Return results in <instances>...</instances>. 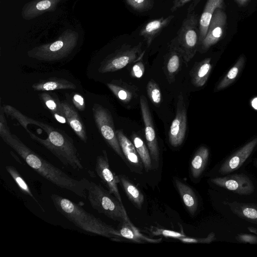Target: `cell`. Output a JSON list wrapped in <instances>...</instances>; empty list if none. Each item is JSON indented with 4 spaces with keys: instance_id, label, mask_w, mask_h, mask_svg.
<instances>
[{
    "instance_id": "6da1fadb",
    "label": "cell",
    "mask_w": 257,
    "mask_h": 257,
    "mask_svg": "<svg viewBox=\"0 0 257 257\" xmlns=\"http://www.w3.org/2000/svg\"><path fill=\"white\" fill-rule=\"evenodd\" d=\"M1 137L29 167L42 177L58 187L68 190L79 197L86 198L88 180L73 178L38 155L10 132Z\"/></svg>"
},
{
    "instance_id": "7a4b0ae2",
    "label": "cell",
    "mask_w": 257,
    "mask_h": 257,
    "mask_svg": "<svg viewBox=\"0 0 257 257\" xmlns=\"http://www.w3.org/2000/svg\"><path fill=\"white\" fill-rule=\"evenodd\" d=\"M50 198L56 210L81 229L112 239L122 237L118 230L87 212L80 205L55 194H51Z\"/></svg>"
},
{
    "instance_id": "3957f363",
    "label": "cell",
    "mask_w": 257,
    "mask_h": 257,
    "mask_svg": "<svg viewBox=\"0 0 257 257\" xmlns=\"http://www.w3.org/2000/svg\"><path fill=\"white\" fill-rule=\"evenodd\" d=\"M28 123L37 125L47 133L48 138L42 139L26 130L32 139L43 146L52 153L59 161L66 166H70L75 170H82L83 166L81 162L73 140L60 131L47 124L28 118Z\"/></svg>"
},
{
    "instance_id": "277c9868",
    "label": "cell",
    "mask_w": 257,
    "mask_h": 257,
    "mask_svg": "<svg viewBox=\"0 0 257 257\" xmlns=\"http://www.w3.org/2000/svg\"><path fill=\"white\" fill-rule=\"evenodd\" d=\"M198 0L194 1L189 6L187 15L184 19L177 36L172 42L182 54L183 62L188 65L198 51L199 45V30L197 15L195 8Z\"/></svg>"
},
{
    "instance_id": "5b68a950",
    "label": "cell",
    "mask_w": 257,
    "mask_h": 257,
    "mask_svg": "<svg viewBox=\"0 0 257 257\" xmlns=\"http://www.w3.org/2000/svg\"><path fill=\"white\" fill-rule=\"evenodd\" d=\"M86 191L91 206L98 212L120 223L131 222L123 204L101 185L89 181Z\"/></svg>"
},
{
    "instance_id": "8992f818",
    "label": "cell",
    "mask_w": 257,
    "mask_h": 257,
    "mask_svg": "<svg viewBox=\"0 0 257 257\" xmlns=\"http://www.w3.org/2000/svg\"><path fill=\"white\" fill-rule=\"evenodd\" d=\"M142 43L132 46L124 44L113 53L108 56L101 63L98 71L107 73L119 70L127 65L143 58L145 51L142 50Z\"/></svg>"
},
{
    "instance_id": "52a82bcc",
    "label": "cell",
    "mask_w": 257,
    "mask_h": 257,
    "mask_svg": "<svg viewBox=\"0 0 257 257\" xmlns=\"http://www.w3.org/2000/svg\"><path fill=\"white\" fill-rule=\"evenodd\" d=\"M92 111L95 124L102 136L115 153L125 161L117 138L113 118L110 111L97 103L93 105Z\"/></svg>"
},
{
    "instance_id": "ba28073f",
    "label": "cell",
    "mask_w": 257,
    "mask_h": 257,
    "mask_svg": "<svg viewBox=\"0 0 257 257\" xmlns=\"http://www.w3.org/2000/svg\"><path fill=\"white\" fill-rule=\"evenodd\" d=\"M140 102L147 147L154 163V168L157 169L160 160V152L151 113L147 99L144 95H141Z\"/></svg>"
},
{
    "instance_id": "9c48e42d",
    "label": "cell",
    "mask_w": 257,
    "mask_h": 257,
    "mask_svg": "<svg viewBox=\"0 0 257 257\" xmlns=\"http://www.w3.org/2000/svg\"><path fill=\"white\" fill-rule=\"evenodd\" d=\"M227 25L225 12L217 9L212 17L205 37L199 45L198 51L204 52L217 43L224 35Z\"/></svg>"
},
{
    "instance_id": "30bf717a",
    "label": "cell",
    "mask_w": 257,
    "mask_h": 257,
    "mask_svg": "<svg viewBox=\"0 0 257 257\" xmlns=\"http://www.w3.org/2000/svg\"><path fill=\"white\" fill-rule=\"evenodd\" d=\"M187 109L184 97L181 93L178 97L176 116L172 121L169 132V141L174 147L183 142L187 130Z\"/></svg>"
},
{
    "instance_id": "8fae6325",
    "label": "cell",
    "mask_w": 257,
    "mask_h": 257,
    "mask_svg": "<svg viewBox=\"0 0 257 257\" xmlns=\"http://www.w3.org/2000/svg\"><path fill=\"white\" fill-rule=\"evenodd\" d=\"M95 171L107 190L122 203L117 186L119 178L111 170L107 152L104 150L102 151V154L96 157Z\"/></svg>"
},
{
    "instance_id": "7c38bea8",
    "label": "cell",
    "mask_w": 257,
    "mask_h": 257,
    "mask_svg": "<svg viewBox=\"0 0 257 257\" xmlns=\"http://www.w3.org/2000/svg\"><path fill=\"white\" fill-rule=\"evenodd\" d=\"M210 181L216 185L240 195H249L254 190L253 183L246 175L232 174L212 178Z\"/></svg>"
},
{
    "instance_id": "4fadbf2b",
    "label": "cell",
    "mask_w": 257,
    "mask_h": 257,
    "mask_svg": "<svg viewBox=\"0 0 257 257\" xmlns=\"http://www.w3.org/2000/svg\"><path fill=\"white\" fill-rule=\"evenodd\" d=\"M117 138L130 169L137 173H142L143 164L138 154L135 145L124 134L122 130H116Z\"/></svg>"
},
{
    "instance_id": "5bb4252c",
    "label": "cell",
    "mask_w": 257,
    "mask_h": 257,
    "mask_svg": "<svg viewBox=\"0 0 257 257\" xmlns=\"http://www.w3.org/2000/svg\"><path fill=\"white\" fill-rule=\"evenodd\" d=\"M257 145V138L250 141L229 157L221 165L219 172L222 174L231 173L242 165Z\"/></svg>"
},
{
    "instance_id": "9a60e30c",
    "label": "cell",
    "mask_w": 257,
    "mask_h": 257,
    "mask_svg": "<svg viewBox=\"0 0 257 257\" xmlns=\"http://www.w3.org/2000/svg\"><path fill=\"white\" fill-rule=\"evenodd\" d=\"M183 62L182 54L176 46L171 42L169 51L164 56L163 71L169 84L175 81L176 75L180 70Z\"/></svg>"
},
{
    "instance_id": "2e32d148",
    "label": "cell",
    "mask_w": 257,
    "mask_h": 257,
    "mask_svg": "<svg viewBox=\"0 0 257 257\" xmlns=\"http://www.w3.org/2000/svg\"><path fill=\"white\" fill-rule=\"evenodd\" d=\"M174 17V15H170L166 18L162 17L153 20L144 26L140 31V35L144 38L148 47L150 46L163 30L169 25Z\"/></svg>"
},
{
    "instance_id": "e0dca14e",
    "label": "cell",
    "mask_w": 257,
    "mask_h": 257,
    "mask_svg": "<svg viewBox=\"0 0 257 257\" xmlns=\"http://www.w3.org/2000/svg\"><path fill=\"white\" fill-rule=\"evenodd\" d=\"M107 86L113 94L124 103H129L138 95L139 88L121 79L113 80L107 83Z\"/></svg>"
},
{
    "instance_id": "ac0fdd59",
    "label": "cell",
    "mask_w": 257,
    "mask_h": 257,
    "mask_svg": "<svg viewBox=\"0 0 257 257\" xmlns=\"http://www.w3.org/2000/svg\"><path fill=\"white\" fill-rule=\"evenodd\" d=\"M224 7V0H207L199 21V45L206 36L215 11L217 9H223Z\"/></svg>"
},
{
    "instance_id": "d6986e66",
    "label": "cell",
    "mask_w": 257,
    "mask_h": 257,
    "mask_svg": "<svg viewBox=\"0 0 257 257\" xmlns=\"http://www.w3.org/2000/svg\"><path fill=\"white\" fill-rule=\"evenodd\" d=\"M64 116L69 124L80 140L86 143L87 137L85 126L75 110L66 102L61 103Z\"/></svg>"
},
{
    "instance_id": "ffe728a7",
    "label": "cell",
    "mask_w": 257,
    "mask_h": 257,
    "mask_svg": "<svg viewBox=\"0 0 257 257\" xmlns=\"http://www.w3.org/2000/svg\"><path fill=\"white\" fill-rule=\"evenodd\" d=\"M175 186L186 209L193 215L198 207V199L193 190L178 179L174 178Z\"/></svg>"
},
{
    "instance_id": "44dd1931",
    "label": "cell",
    "mask_w": 257,
    "mask_h": 257,
    "mask_svg": "<svg viewBox=\"0 0 257 257\" xmlns=\"http://www.w3.org/2000/svg\"><path fill=\"white\" fill-rule=\"evenodd\" d=\"M211 58H207L197 63L190 72L191 83L196 87L203 86L211 70Z\"/></svg>"
},
{
    "instance_id": "7402d4cb",
    "label": "cell",
    "mask_w": 257,
    "mask_h": 257,
    "mask_svg": "<svg viewBox=\"0 0 257 257\" xmlns=\"http://www.w3.org/2000/svg\"><path fill=\"white\" fill-rule=\"evenodd\" d=\"M118 231L122 237L139 243H159L162 240V237L153 239L146 236L139 231L131 221L120 223Z\"/></svg>"
},
{
    "instance_id": "603a6c76",
    "label": "cell",
    "mask_w": 257,
    "mask_h": 257,
    "mask_svg": "<svg viewBox=\"0 0 257 257\" xmlns=\"http://www.w3.org/2000/svg\"><path fill=\"white\" fill-rule=\"evenodd\" d=\"M119 183L123 188L126 196L134 205L141 209L144 202V196L140 190L125 175H119Z\"/></svg>"
},
{
    "instance_id": "cb8c5ba5",
    "label": "cell",
    "mask_w": 257,
    "mask_h": 257,
    "mask_svg": "<svg viewBox=\"0 0 257 257\" xmlns=\"http://www.w3.org/2000/svg\"><path fill=\"white\" fill-rule=\"evenodd\" d=\"M228 204L232 212L238 217L257 224V204L236 201Z\"/></svg>"
},
{
    "instance_id": "d4e9b609",
    "label": "cell",
    "mask_w": 257,
    "mask_h": 257,
    "mask_svg": "<svg viewBox=\"0 0 257 257\" xmlns=\"http://www.w3.org/2000/svg\"><path fill=\"white\" fill-rule=\"evenodd\" d=\"M209 157V150L201 146L195 153L191 162V172L192 176L197 178L202 173L206 166Z\"/></svg>"
},
{
    "instance_id": "484cf974",
    "label": "cell",
    "mask_w": 257,
    "mask_h": 257,
    "mask_svg": "<svg viewBox=\"0 0 257 257\" xmlns=\"http://www.w3.org/2000/svg\"><path fill=\"white\" fill-rule=\"evenodd\" d=\"M76 85L64 79L52 78L34 84L32 88L36 91H51L58 89H75Z\"/></svg>"
},
{
    "instance_id": "4316f807",
    "label": "cell",
    "mask_w": 257,
    "mask_h": 257,
    "mask_svg": "<svg viewBox=\"0 0 257 257\" xmlns=\"http://www.w3.org/2000/svg\"><path fill=\"white\" fill-rule=\"evenodd\" d=\"M134 143L138 154L143 164L146 172L152 170L153 167L152 161L148 147L146 146L143 140L136 134L132 136Z\"/></svg>"
},
{
    "instance_id": "83f0119b",
    "label": "cell",
    "mask_w": 257,
    "mask_h": 257,
    "mask_svg": "<svg viewBox=\"0 0 257 257\" xmlns=\"http://www.w3.org/2000/svg\"><path fill=\"white\" fill-rule=\"evenodd\" d=\"M6 170L13 179L23 193L29 196L38 204L43 212L45 210L39 204L37 199L34 196L29 187L28 184L25 181L17 169L13 166L7 165L6 166Z\"/></svg>"
},
{
    "instance_id": "f1b7e54d",
    "label": "cell",
    "mask_w": 257,
    "mask_h": 257,
    "mask_svg": "<svg viewBox=\"0 0 257 257\" xmlns=\"http://www.w3.org/2000/svg\"><path fill=\"white\" fill-rule=\"evenodd\" d=\"M245 58L240 56L233 66L229 70L223 79L216 87V90H220L229 85L234 80L244 65Z\"/></svg>"
},
{
    "instance_id": "f546056e",
    "label": "cell",
    "mask_w": 257,
    "mask_h": 257,
    "mask_svg": "<svg viewBox=\"0 0 257 257\" xmlns=\"http://www.w3.org/2000/svg\"><path fill=\"white\" fill-rule=\"evenodd\" d=\"M147 92L151 102L156 106H159L162 101L161 92L159 86L153 79L148 82Z\"/></svg>"
},
{
    "instance_id": "4dcf8cb0",
    "label": "cell",
    "mask_w": 257,
    "mask_h": 257,
    "mask_svg": "<svg viewBox=\"0 0 257 257\" xmlns=\"http://www.w3.org/2000/svg\"><path fill=\"white\" fill-rule=\"evenodd\" d=\"M127 4L135 11L144 12L151 10L154 5V0H126Z\"/></svg>"
},
{
    "instance_id": "1f68e13d",
    "label": "cell",
    "mask_w": 257,
    "mask_h": 257,
    "mask_svg": "<svg viewBox=\"0 0 257 257\" xmlns=\"http://www.w3.org/2000/svg\"><path fill=\"white\" fill-rule=\"evenodd\" d=\"M41 96L46 106L53 112V114L57 113L64 115L61 107V103L58 104L49 94L45 93L42 94Z\"/></svg>"
},
{
    "instance_id": "d6a6232c",
    "label": "cell",
    "mask_w": 257,
    "mask_h": 257,
    "mask_svg": "<svg viewBox=\"0 0 257 257\" xmlns=\"http://www.w3.org/2000/svg\"><path fill=\"white\" fill-rule=\"evenodd\" d=\"M181 242L184 243H209L215 239V234L214 232L210 233L205 238H194L187 236L181 237L178 238Z\"/></svg>"
},
{
    "instance_id": "836d02e7",
    "label": "cell",
    "mask_w": 257,
    "mask_h": 257,
    "mask_svg": "<svg viewBox=\"0 0 257 257\" xmlns=\"http://www.w3.org/2000/svg\"><path fill=\"white\" fill-rule=\"evenodd\" d=\"M152 233L155 235H163L165 237H172L177 239L181 237L186 236V235L182 232L158 228L153 230Z\"/></svg>"
},
{
    "instance_id": "e575fe53",
    "label": "cell",
    "mask_w": 257,
    "mask_h": 257,
    "mask_svg": "<svg viewBox=\"0 0 257 257\" xmlns=\"http://www.w3.org/2000/svg\"><path fill=\"white\" fill-rule=\"evenodd\" d=\"M145 72V65L142 59L135 62L131 70L130 75L132 77L140 78Z\"/></svg>"
},
{
    "instance_id": "d590c367",
    "label": "cell",
    "mask_w": 257,
    "mask_h": 257,
    "mask_svg": "<svg viewBox=\"0 0 257 257\" xmlns=\"http://www.w3.org/2000/svg\"><path fill=\"white\" fill-rule=\"evenodd\" d=\"M236 238L240 242H247L251 244L257 243V236L251 234H240Z\"/></svg>"
},
{
    "instance_id": "8d00e7d4",
    "label": "cell",
    "mask_w": 257,
    "mask_h": 257,
    "mask_svg": "<svg viewBox=\"0 0 257 257\" xmlns=\"http://www.w3.org/2000/svg\"><path fill=\"white\" fill-rule=\"evenodd\" d=\"M73 102L75 106L80 110L83 111L85 109V103L83 97L75 94L73 97Z\"/></svg>"
},
{
    "instance_id": "74e56055",
    "label": "cell",
    "mask_w": 257,
    "mask_h": 257,
    "mask_svg": "<svg viewBox=\"0 0 257 257\" xmlns=\"http://www.w3.org/2000/svg\"><path fill=\"white\" fill-rule=\"evenodd\" d=\"M191 1L192 0H174L173 5L171 8V11L172 12L176 11Z\"/></svg>"
},
{
    "instance_id": "f35d334b",
    "label": "cell",
    "mask_w": 257,
    "mask_h": 257,
    "mask_svg": "<svg viewBox=\"0 0 257 257\" xmlns=\"http://www.w3.org/2000/svg\"><path fill=\"white\" fill-rule=\"evenodd\" d=\"M51 6V3L49 0H43L39 2L36 5V8L38 10L43 11L49 9Z\"/></svg>"
},
{
    "instance_id": "ab89813d",
    "label": "cell",
    "mask_w": 257,
    "mask_h": 257,
    "mask_svg": "<svg viewBox=\"0 0 257 257\" xmlns=\"http://www.w3.org/2000/svg\"><path fill=\"white\" fill-rule=\"evenodd\" d=\"M54 116L55 118L60 122L62 123H65L66 122V119L65 117L63 116V115H61L60 114H58L57 113H54Z\"/></svg>"
},
{
    "instance_id": "60d3db41",
    "label": "cell",
    "mask_w": 257,
    "mask_h": 257,
    "mask_svg": "<svg viewBox=\"0 0 257 257\" xmlns=\"http://www.w3.org/2000/svg\"><path fill=\"white\" fill-rule=\"evenodd\" d=\"M235 2L239 6H245L249 2V0H234Z\"/></svg>"
},
{
    "instance_id": "b9f144b4",
    "label": "cell",
    "mask_w": 257,
    "mask_h": 257,
    "mask_svg": "<svg viewBox=\"0 0 257 257\" xmlns=\"http://www.w3.org/2000/svg\"><path fill=\"white\" fill-rule=\"evenodd\" d=\"M251 104L254 109H257V97L252 100Z\"/></svg>"
},
{
    "instance_id": "7bdbcfd3",
    "label": "cell",
    "mask_w": 257,
    "mask_h": 257,
    "mask_svg": "<svg viewBox=\"0 0 257 257\" xmlns=\"http://www.w3.org/2000/svg\"><path fill=\"white\" fill-rule=\"evenodd\" d=\"M248 229L252 233H254L257 235V229L253 227H248Z\"/></svg>"
},
{
    "instance_id": "ee69618b",
    "label": "cell",
    "mask_w": 257,
    "mask_h": 257,
    "mask_svg": "<svg viewBox=\"0 0 257 257\" xmlns=\"http://www.w3.org/2000/svg\"><path fill=\"white\" fill-rule=\"evenodd\" d=\"M11 154L12 155V157H13L17 162H18L19 163H22L19 158L13 152H11Z\"/></svg>"
},
{
    "instance_id": "f6af8a7d",
    "label": "cell",
    "mask_w": 257,
    "mask_h": 257,
    "mask_svg": "<svg viewBox=\"0 0 257 257\" xmlns=\"http://www.w3.org/2000/svg\"><path fill=\"white\" fill-rule=\"evenodd\" d=\"M256 165H257V161H256Z\"/></svg>"
}]
</instances>
